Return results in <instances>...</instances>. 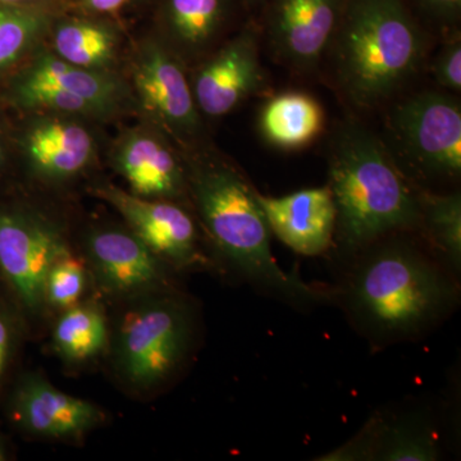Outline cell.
Returning <instances> with one entry per match:
<instances>
[{"mask_svg":"<svg viewBox=\"0 0 461 461\" xmlns=\"http://www.w3.org/2000/svg\"><path fill=\"white\" fill-rule=\"evenodd\" d=\"M87 285L85 264L71 251L58 258L45 282V304L66 311L80 303Z\"/></svg>","mask_w":461,"mask_h":461,"instance_id":"cell-24","label":"cell"},{"mask_svg":"<svg viewBox=\"0 0 461 461\" xmlns=\"http://www.w3.org/2000/svg\"><path fill=\"white\" fill-rule=\"evenodd\" d=\"M433 8L439 9V11L455 12L460 7L461 0H427Z\"/></svg>","mask_w":461,"mask_h":461,"instance_id":"cell-30","label":"cell"},{"mask_svg":"<svg viewBox=\"0 0 461 461\" xmlns=\"http://www.w3.org/2000/svg\"><path fill=\"white\" fill-rule=\"evenodd\" d=\"M26 151L36 171L51 178H66L83 171L90 162L93 140L80 124L45 121L27 135Z\"/></svg>","mask_w":461,"mask_h":461,"instance_id":"cell-16","label":"cell"},{"mask_svg":"<svg viewBox=\"0 0 461 461\" xmlns=\"http://www.w3.org/2000/svg\"><path fill=\"white\" fill-rule=\"evenodd\" d=\"M9 456H11V453H9V446L7 441H5V437H3L2 432H0V461L8 460Z\"/></svg>","mask_w":461,"mask_h":461,"instance_id":"cell-31","label":"cell"},{"mask_svg":"<svg viewBox=\"0 0 461 461\" xmlns=\"http://www.w3.org/2000/svg\"><path fill=\"white\" fill-rule=\"evenodd\" d=\"M223 12V0H171L169 18L176 36L199 47L213 35Z\"/></svg>","mask_w":461,"mask_h":461,"instance_id":"cell-23","label":"cell"},{"mask_svg":"<svg viewBox=\"0 0 461 461\" xmlns=\"http://www.w3.org/2000/svg\"><path fill=\"white\" fill-rule=\"evenodd\" d=\"M320 103L304 93H284L264 105L260 129L264 138L282 149L303 148L323 130Z\"/></svg>","mask_w":461,"mask_h":461,"instance_id":"cell-17","label":"cell"},{"mask_svg":"<svg viewBox=\"0 0 461 461\" xmlns=\"http://www.w3.org/2000/svg\"><path fill=\"white\" fill-rule=\"evenodd\" d=\"M190 186L212 241L249 280L297 302L320 297L276 262L258 193L238 171L223 165L202 166L191 175Z\"/></svg>","mask_w":461,"mask_h":461,"instance_id":"cell-2","label":"cell"},{"mask_svg":"<svg viewBox=\"0 0 461 461\" xmlns=\"http://www.w3.org/2000/svg\"><path fill=\"white\" fill-rule=\"evenodd\" d=\"M44 25V18L26 9L0 7V69L27 50Z\"/></svg>","mask_w":461,"mask_h":461,"instance_id":"cell-25","label":"cell"},{"mask_svg":"<svg viewBox=\"0 0 461 461\" xmlns=\"http://www.w3.org/2000/svg\"><path fill=\"white\" fill-rule=\"evenodd\" d=\"M23 78L86 99L99 112L113 107L118 99V86L113 80L60 58L42 56Z\"/></svg>","mask_w":461,"mask_h":461,"instance_id":"cell-19","label":"cell"},{"mask_svg":"<svg viewBox=\"0 0 461 461\" xmlns=\"http://www.w3.org/2000/svg\"><path fill=\"white\" fill-rule=\"evenodd\" d=\"M68 251L58 230L38 215L0 209V290L20 315L41 314L48 273Z\"/></svg>","mask_w":461,"mask_h":461,"instance_id":"cell-6","label":"cell"},{"mask_svg":"<svg viewBox=\"0 0 461 461\" xmlns=\"http://www.w3.org/2000/svg\"><path fill=\"white\" fill-rule=\"evenodd\" d=\"M2 159H3V151H2V147H0V163H2Z\"/></svg>","mask_w":461,"mask_h":461,"instance_id":"cell-33","label":"cell"},{"mask_svg":"<svg viewBox=\"0 0 461 461\" xmlns=\"http://www.w3.org/2000/svg\"><path fill=\"white\" fill-rule=\"evenodd\" d=\"M107 318L95 304H76L63 311L53 330L57 354L67 363L95 359L108 345Z\"/></svg>","mask_w":461,"mask_h":461,"instance_id":"cell-18","label":"cell"},{"mask_svg":"<svg viewBox=\"0 0 461 461\" xmlns=\"http://www.w3.org/2000/svg\"><path fill=\"white\" fill-rule=\"evenodd\" d=\"M339 0H277L272 44L285 59L311 67L320 59L338 23Z\"/></svg>","mask_w":461,"mask_h":461,"instance_id":"cell-13","label":"cell"},{"mask_svg":"<svg viewBox=\"0 0 461 461\" xmlns=\"http://www.w3.org/2000/svg\"><path fill=\"white\" fill-rule=\"evenodd\" d=\"M54 45L60 59L91 69L111 62L115 41L113 33L105 27L89 23H71L57 30Z\"/></svg>","mask_w":461,"mask_h":461,"instance_id":"cell-20","label":"cell"},{"mask_svg":"<svg viewBox=\"0 0 461 461\" xmlns=\"http://www.w3.org/2000/svg\"><path fill=\"white\" fill-rule=\"evenodd\" d=\"M262 80L256 39L245 33L200 69L194 86L195 100L205 114L220 117L260 87Z\"/></svg>","mask_w":461,"mask_h":461,"instance_id":"cell-12","label":"cell"},{"mask_svg":"<svg viewBox=\"0 0 461 461\" xmlns=\"http://www.w3.org/2000/svg\"><path fill=\"white\" fill-rule=\"evenodd\" d=\"M94 193L117 209L133 235L166 264L176 268L205 264L196 241L195 224L180 206L141 198L111 185L96 187Z\"/></svg>","mask_w":461,"mask_h":461,"instance_id":"cell-9","label":"cell"},{"mask_svg":"<svg viewBox=\"0 0 461 461\" xmlns=\"http://www.w3.org/2000/svg\"><path fill=\"white\" fill-rule=\"evenodd\" d=\"M435 77L442 86L459 91L461 89V45L453 41L446 45L433 66Z\"/></svg>","mask_w":461,"mask_h":461,"instance_id":"cell-28","label":"cell"},{"mask_svg":"<svg viewBox=\"0 0 461 461\" xmlns=\"http://www.w3.org/2000/svg\"><path fill=\"white\" fill-rule=\"evenodd\" d=\"M421 50L402 0H351L336 45L339 81L355 102L375 104L414 74Z\"/></svg>","mask_w":461,"mask_h":461,"instance_id":"cell-3","label":"cell"},{"mask_svg":"<svg viewBox=\"0 0 461 461\" xmlns=\"http://www.w3.org/2000/svg\"><path fill=\"white\" fill-rule=\"evenodd\" d=\"M185 306L169 297H150L124 315L117 339V368L133 387L147 390L177 369L190 344Z\"/></svg>","mask_w":461,"mask_h":461,"instance_id":"cell-5","label":"cell"},{"mask_svg":"<svg viewBox=\"0 0 461 461\" xmlns=\"http://www.w3.org/2000/svg\"><path fill=\"white\" fill-rule=\"evenodd\" d=\"M21 336V315L0 290V399L11 377Z\"/></svg>","mask_w":461,"mask_h":461,"instance_id":"cell-27","label":"cell"},{"mask_svg":"<svg viewBox=\"0 0 461 461\" xmlns=\"http://www.w3.org/2000/svg\"><path fill=\"white\" fill-rule=\"evenodd\" d=\"M135 86L142 105L176 129L198 126L195 102L184 72L162 48L149 47L136 66Z\"/></svg>","mask_w":461,"mask_h":461,"instance_id":"cell-14","label":"cell"},{"mask_svg":"<svg viewBox=\"0 0 461 461\" xmlns=\"http://www.w3.org/2000/svg\"><path fill=\"white\" fill-rule=\"evenodd\" d=\"M5 411L14 429L41 438L76 439L104 420L95 403L68 395L33 373L17 379Z\"/></svg>","mask_w":461,"mask_h":461,"instance_id":"cell-8","label":"cell"},{"mask_svg":"<svg viewBox=\"0 0 461 461\" xmlns=\"http://www.w3.org/2000/svg\"><path fill=\"white\" fill-rule=\"evenodd\" d=\"M21 2V0H0V5H9V3Z\"/></svg>","mask_w":461,"mask_h":461,"instance_id":"cell-32","label":"cell"},{"mask_svg":"<svg viewBox=\"0 0 461 461\" xmlns=\"http://www.w3.org/2000/svg\"><path fill=\"white\" fill-rule=\"evenodd\" d=\"M330 193L342 247L362 249L420 224L421 203L381 142L360 127L339 135L330 159Z\"/></svg>","mask_w":461,"mask_h":461,"instance_id":"cell-1","label":"cell"},{"mask_svg":"<svg viewBox=\"0 0 461 461\" xmlns=\"http://www.w3.org/2000/svg\"><path fill=\"white\" fill-rule=\"evenodd\" d=\"M17 96L21 104L32 108H47L68 113H94L99 112L86 99L58 89L51 85L33 83L23 78L18 85Z\"/></svg>","mask_w":461,"mask_h":461,"instance_id":"cell-26","label":"cell"},{"mask_svg":"<svg viewBox=\"0 0 461 461\" xmlns=\"http://www.w3.org/2000/svg\"><path fill=\"white\" fill-rule=\"evenodd\" d=\"M393 130L406 154L424 171L451 177L459 175V103L438 93L420 94L396 108Z\"/></svg>","mask_w":461,"mask_h":461,"instance_id":"cell-7","label":"cell"},{"mask_svg":"<svg viewBox=\"0 0 461 461\" xmlns=\"http://www.w3.org/2000/svg\"><path fill=\"white\" fill-rule=\"evenodd\" d=\"M269 230L288 248L314 257L329 250L336 232L335 200L329 186L273 198L258 193Z\"/></svg>","mask_w":461,"mask_h":461,"instance_id":"cell-11","label":"cell"},{"mask_svg":"<svg viewBox=\"0 0 461 461\" xmlns=\"http://www.w3.org/2000/svg\"><path fill=\"white\" fill-rule=\"evenodd\" d=\"M115 160L131 193L141 198H171L184 187V175L175 157L151 136H130L118 149Z\"/></svg>","mask_w":461,"mask_h":461,"instance_id":"cell-15","label":"cell"},{"mask_svg":"<svg viewBox=\"0 0 461 461\" xmlns=\"http://www.w3.org/2000/svg\"><path fill=\"white\" fill-rule=\"evenodd\" d=\"M126 0H86V5L94 11L114 12L122 7Z\"/></svg>","mask_w":461,"mask_h":461,"instance_id":"cell-29","label":"cell"},{"mask_svg":"<svg viewBox=\"0 0 461 461\" xmlns=\"http://www.w3.org/2000/svg\"><path fill=\"white\" fill-rule=\"evenodd\" d=\"M87 258L100 286L111 295L141 296L166 286V263L131 230L91 233Z\"/></svg>","mask_w":461,"mask_h":461,"instance_id":"cell-10","label":"cell"},{"mask_svg":"<svg viewBox=\"0 0 461 461\" xmlns=\"http://www.w3.org/2000/svg\"><path fill=\"white\" fill-rule=\"evenodd\" d=\"M453 287L444 272L405 244L372 251L357 266L351 281L355 313L375 332H417L444 313Z\"/></svg>","mask_w":461,"mask_h":461,"instance_id":"cell-4","label":"cell"},{"mask_svg":"<svg viewBox=\"0 0 461 461\" xmlns=\"http://www.w3.org/2000/svg\"><path fill=\"white\" fill-rule=\"evenodd\" d=\"M427 233L454 268L461 263V199L459 194L420 199Z\"/></svg>","mask_w":461,"mask_h":461,"instance_id":"cell-22","label":"cell"},{"mask_svg":"<svg viewBox=\"0 0 461 461\" xmlns=\"http://www.w3.org/2000/svg\"><path fill=\"white\" fill-rule=\"evenodd\" d=\"M371 459L384 461H433L438 456L435 439L405 424L393 427L373 420Z\"/></svg>","mask_w":461,"mask_h":461,"instance_id":"cell-21","label":"cell"}]
</instances>
